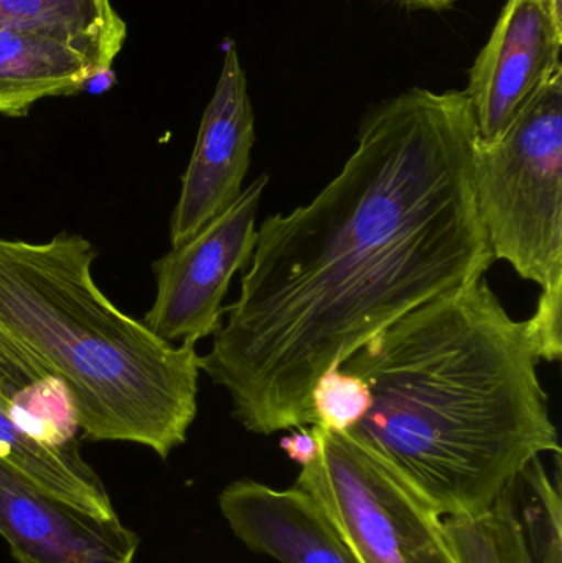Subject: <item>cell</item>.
I'll list each match as a JSON object with an SVG mask.
<instances>
[{
  "mask_svg": "<svg viewBox=\"0 0 562 563\" xmlns=\"http://www.w3.org/2000/svg\"><path fill=\"white\" fill-rule=\"evenodd\" d=\"M540 361L527 321L482 277L409 311L340 366L372 393L349 435L441 518L482 515L531 462L561 453Z\"/></svg>",
  "mask_w": 562,
  "mask_h": 563,
  "instance_id": "obj_2",
  "label": "cell"
},
{
  "mask_svg": "<svg viewBox=\"0 0 562 563\" xmlns=\"http://www.w3.org/2000/svg\"><path fill=\"white\" fill-rule=\"evenodd\" d=\"M474 187L495 261L540 285L527 320L538 357L560 361L562 297V69L497 142L478 139Z\"/></svg>",
  "mask_w": 562,
  "mask_h": 563,
  "instance_id": "obj_4",
  "label": "cell"
},
{
  "mask_svg": "<svg viewBox=\"0 0 562 563\" xmlns=\"http://www.w3.org/2000/svg\"><path fill=\"white\" fill-rule=\"evenodd\" d=\"M0 32L56 36L102 75L124 46L128 26L111 0H0Z\"/></svg>",
  "mask_w": 562,
  "mask_h": 563,
  "instance_id": "obj_11",
  "label": "cell"
},
{
  "mask_svg": "<svg viewBox=\"0 0 562 563\" xmlns=\"http://www.w3.org/2000/svg\"><path fill=\"white\" fill-rule=\"evenodd\" d=\"M319 455L296 486L329 519L359 563H459L444 518L349 433L312 426Z\"/></svg>",
  "mask_w": 562,
  "mask_h": 563,
  "instance_id": "obj_5",
  "label": "cell"
},
{
  "mask_svg": "<svg viewBox=\"0 0 562 563\" xmlns=\"http://www.w3.org/2000/svg\"><path fill=\"white\" fill-rule=\"evenodd\" d=\"M317 426L330 432L349 433L372 407V393L362 377L332 367L317 379L312 394Z\"/></svg>",
  "mask_w": 562,
  "mask_h": 563,
  "instance_id": "obj_16",
  "label": "cell"
},
{
  "mask_svg": "<svg viewBox=\"0 0 562 563\" xmlns=\"http://www.w3.org/2000/svg\"><path fill=\"white\" fill-rule=\"evenodd\" d=\"M561 0H507L465 89L482 142H497L561 71Z\"/></svg>",
  "mask_w": 562,
  "mask_h": 563,
  "instance_id": "obj_7",
  "label": "cell"
},
{
  "mask_svg": "<svg viewBox=\"0 0 562 563\" xmlns=\"http://www.w3.org/2000/svg\"><path fill=\"white\" fill-rule=\"evenodd\" d=\"M398 2L411 9L432 10V12H444L454 5V0H398Z\"/></svg>",
  "mask_w": 562,
  "mask_h": 563,
  "instance_id": "obj_18",
  "label": "cell"
},
{
  "mask_svg": "<svg viewBox=\"0 0 562 563\" xmlns=\"http://www.w3.org/2000/svg\"><path fill=\"white\" fill-rule=\"evenodd\" d=\"M0 462L32 479L49 495L102 519H114V508L95 470L79 449H53L20 427L0 399Z\"/></svg>",
  "mask_w": 562,
  "mask_h": 563,
  "instance_id": "obj_12",
  "label": "cell"
},
{
  "mask_svg": "<svg viewBox=\"0 0 562 563\" xmlns=\"http://www.w3.org/2000/svg\"><path fill=\"white\" fill-rule=\"evenodd\" d=\"M231 531L257 554L280 563H359L319 506L302 489H274L253 479L220 495Z\"/></svg>",
  "mask_w": 562,
  "mask_h": 563,
  "instance_id": "obj_10",
  "label": "cell"
},
{
  "mask_svg": "<svg viewBox=\"0 0 562 563\" xmlns=\"http://www.w3.org/2000/svg\"><path fill=\"white\" fill-rule=\"evenodd\" d=\"M444 531L459 563H533L510 488L482 515L444 518Z\"/></svg>",
  "mask_w": 562,
  "mask_h": 563,
  "instance_id": "obj_14",
  "label": "cell"
},
{
  "mask_svg": "<svg viewBox=\"0 0 562 563\" xmlns=\"http://www.w3.org/2000/svg\"><path fill=\"white\" fill-rule=\"evenodd\" d=\"M0 536L20 563H134L139 538L49 495L0 462Z\"/></svg>",
  "mask_w": 562,
  "mask_h": 563,
  "instance_id": "obj_9",
  "label": "cell"
},
{
  "mask_svg": "<svg viewBox=\"0 0 562 563\" xmlns=\"http://www.w3.org/2000/svg\"><path fill=\"white\" fill-rule=\"evenodd\" d=\"M280 449L286 452L289 460L300 466L309 465L319 455V442L312 427H300L296 432L284 437L280 440Z\"/></svg>",
  "mask_w": 562,
  "mask_h": 563,
  "instance_id": "obj_17",
  "label": "cell"
},
{
  "mask_svg": "<svg viewBox=\"0 0 562 563\" xmlns=\"http://www.w3.org/2000/svg\"><path fill=\"white\" fill-rule=\"evenodd\" d=\"M465 91L412 88L370 109L342 172L257 230L240 297L200 369L257 435L317 426V379L495 263L474 187Z\"/></svg>",
  "mask_w": 562,
  "mask_h": 563,
  "instance_id": "obj_1",
  "label": "cell"
},
{
  "mask_svg": "<svg viewBox=\"0 0 562 563\" xmlns=\"http://www.w3.org/2000/svg\"><path fill=\"white\" fill-rule=\"evenodd\" d=\"M267 184V175L256 178L230 210L155 261L157 291L144 323L161 340L198 343L220 330L231 280L250 266L256 247L257 211Z\"/></svg>",
  "mask_w": 562,
  "mask_h": 563,
  "instance_id": "obj_6",
  "label": "cell"
},
{
  "mask_svg": "<svg viewBox=\"0 0 562 563\" xmlns=\"http://www.w3.org/2000/svg\"><path fill=\"white\" fill-rule=\"evenodd\" d=\"M0 399L33 439L78 449V416L65 384L0 338Z\"/></svg>",
  "mask_w": 562,
  "mask_h": 563,
  "instance_id": "obj_13",
  "label": "cell"
},
{
  "mask_svg": "<svg viewBox=\"0 0 562 563\" xmlns=\"http://www.w3.org/2000/svg\"><path fill=\"white\" fill-rule=\"evenodd\" d=\"M254 141V112L246 75L236 43L228 42L223 69L205 109L197 144L181 178L180 197L172 213V247L194 238L240 200Z\"/></svg>",
  "mask_w": 562,
  "mask_h": 563,
  "instance_id": "obj_8",
  "label": "cell"
},
{
  "mask_svg": "<svg viewBox=\"0 0 562 563\" xmlns=\"http://www.w3.org/2000/svg\"><path fill=\"white\" fill-rule=\"evenodd\" d=\"M92 244L0 240V338L65 384L82 437L131 442L161 459L198 412L197 343L161 340L96 285Z\"/></svg>",
  "mask_w": 562,
  "mask_h": 563,
  "instance_id": "obj_3",
  "label": "cell"
},
{
  "mask_svg": "<svg viewBox=\"0 0 562 563\" xmlns=\"http://www.w3.org/2000/svg\"><path fill=\"white\" fill-rule=\"evenodd\" d=\"M561 482H551L541 459L510 486L515 511L533 563H561Z\"/></svg>",
  "mask_w": 562,
  "mask_h": 563,
  "instance_id": "obj_15",
  "label": "cell"
}]
</instances>
